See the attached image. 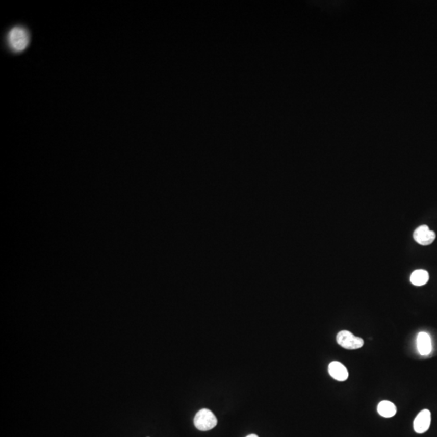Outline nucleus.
Returning a JSON list of instances; mask_svg holds the SVG:
<instances>
[{
    "mask_svg": "<svg viewBox=\"0 0 437 437\" xmlns=\"http://www.w3.org/2000/svg\"><path fill=\"white\" fill-rule=\"evenodd\" d=\"M8 44L12 50L21 52L27 48L30 44V33L23 26H15L8 32Z\"/></svg>",
    "mask_w": 437,
    "mask_h": 437,
    "instance_id": "obj_1",
    "label": "nucleus"
},
{
    "mask_svg": "<svg viewBox=\"0 0 437 437\" xmlns=\"http://www.w3.org/2000/svg\"><path fill=\"white\" fill-rule=\"evenodd\" d=\"M216 416L208 409L200 410L194 417V425L200 431H209L217 424Z\"/></svg>",
    "mask_w": 437,
    "mask_h": 437,
    "instance_id": "obj_2",
    "label": "nucleus"
},
{
    "mask_svg": "<svg viewBox=\"0 0 437 437\" xmlns=\"http://www.w3.org/2000/svg\"><path fill=\"white\" fill-rule=\"evenodd\" d=\"M337 342L339 345L347 350L359 349L364 346V340L354 336L348 330H342L337 335Z\"/></svg>",
    "mask_w": 437,
    "mask_h": 437,
    "instance_id": "obj_3",
    "label": "nucleus"
},
{
    "mask_svg": "<svg viewBox=\"0 0 437 437\" xmlns=\"http://www.w3.org/2000/svg\"><path fill=\"white\" fill-rule=\"evenodd\" d=\"M431 412L429 410H423L418 414L414 420V430L416 433L423 434L429 429L431 425Z\"/></svg>",
    "mask_w": 437,
    "mask_h": 437,
    "instance_id": "obj_4",
    "label": "nucleus"
},
{
    "mask_svg": "<svg viewBox=\"0 0 437 437\" xmlns=\"http://www.w3.org/2000/svg\"><path fill=\"white\" fill-rule=\"evenodd\" d=\"M414 239L420 245H428L435 241V234L428 226H420L414 232Z\"/></svg>",
    "mask_w": 437,
    "mask_h": 437,
    "instance_id": "obj_5",
    "label": "nucleus"
},
{
    "mask_svg": "<svg viewBox=\"0 0 437 437\" xmlns=\"http://www.w3.org/2000/svg\"><path fill=\"white\" fill-rule=\"evenodd\" d=\"M328 372L332 378L338 381H345L349 376L345 365L339 361H332L328 366Z\"/></svg>",
    "mask_w": 437,
    "mask_h": 437,
    "instance_id": "obj_6",
    "label": "nucleus"
},
{
    "mask_svg": "<svg viewBox=\"0 0 437 437\" xmlns=\"http://www.w3.org/2000/svg\"><path fill=\"white\" fill-rule=\"evenodd\" d=\"M418 351L421 355H428L432 350L431 339L428 333L420 332L417 336Z\"/></svg>",
    "mask_w": 437,
    "mask_h": 437,
    "instance_id": "obj_7",
    "label": "nucleus"
},
{
    "mask_svg": "<svg viewBox=\"0 0 437 437\" xmlns=\"http://www.w3.org/2000/svg\"><path fill=\"white\" fill-rule=\"evenodd\" d=\"M379 415L384 418H391L397 413V407L393 402L390 401H381L377 406Z\"/></svg>",
    "mask_w": 437,
    "mask_h": 437,
    "instance_id": "obj_8",
    "label": "nucleus"
},
{
    "mask_svg": "<svg viewBox=\"0 0 437 437\" xmlns=\"http://www.w3.org/2000/svg\"><path fill=\"white\" fill-rule=\"evenodd\" d=\"M429 280V275L424 270H416L410 275V282L416 286H423Z\"/></svg>",
    "mask_w": 437,
    "mask_h": 437,
    "instance_id": "obj_9",
    "label": "nucleus"
},
{
    "mask_svg": "<svg viewBox=\"0 0 437 437\" xmlns=\"http://www.w3.org/2000/svg\"><path fill=\"white\" fill-rule=\"evenodd\" d=\"M246 437H259L257 435H254V434H251V435H248Z\"/></svg>",
    "mask_w": 437,
    "mask_h": 437,
    "instance_id": "obj_10",
    "label": "nucleus"
}]
</instances>
